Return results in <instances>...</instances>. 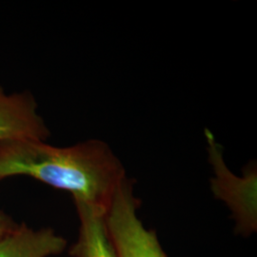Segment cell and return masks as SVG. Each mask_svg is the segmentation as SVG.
<instances>
[{
	"mask_svg": "<svg viewBox=\"0 0 257 257\" xmlns=\"http://www.w3.org/2000/svg\"><path fill=\"white\" fill-rule=\"evenodd\" d=\"M18 175L67 191L74 202L88 203L105 211L127 177L110 146L97 139L70 147H55L37 139L2 141L0 180Z\"/></svg>",
	"mask_w": 257,
	"mask_h": 257,
	"instance_id": "cell-1",
	"label": "cell"
},
{
	"mask_svg": "<svg viewBox=\"0 0 257 257\" xmlns=\"http://www.w3.org/2000/svg\"><path fill=\"white\" fill-rule=\"evenodd\" d=\"M209 162L212 167L211 180L213 195L225 203L235 221V232L248 236L257 230V169L255 163L245 167L237 176L226 165L223 148L213 135L206 130Z\"/></svg>",
	"mask_w": 257,
	"mask_h": 257,
	"instance_id": "cell-2",
	"label": "cell"
},
{
	"mask_svg": "<svg viewBox=\"0 0 257 257\" xmlns=\"http://www.w3.org/2000/svg\"><path fill=\"white\" fill-rule=\"evenodd\" d=\"M140 201L135 195L134 181L126 177L106 211L105 221L118 257H168L154 230L138 216Z\"/></svg>",
	"mask_w": 257,
	"mask_h": 257,
	"instance_id": "cell-3",
	"label": "cell"
},
{
	"mask_svg": "<svg viewBox=\"0 0 257 257\" xmlns=\"http://www.w3.org/2000/svg\"><path fill=\"white\" fill-rule=\"evenodd\" d=\"M30 92L6 93L0 86V142L12 139L46 141L50 131Z\"/></svg>",
	"mask_w": 257,
	"mask_h": 257,
	"instance_id": "cell-4",
	"label": "cell"
},
{
	"mask_svg": "<svg viewBox=\"0 0 257 257\" xmlns=\"http://www.w3.org/2000/svg\"><path fill=\"white\" fill-rule=\"evenodd\" d=\"M74 203L80 220V230L70 254L73 257H118L107 230V211L88 203Z\"/></svg>",
	"mask_w": 257,
	"mask_h": 257,
	"instance_id": "cell-5",
	"label": "cell"
},
{
	"mask_svg": "<svg viewBox=\"0 0 257 257\" xmlns=\"http://www.w3.org/2000/svg\"><path fill=\"white\" fill-rule=\"evenodd\" d=\"M67 242L51 229L16 226L0 239V257H49L61 253Z\"/></svg>",
	"mask_w": 257,
	"mask_h": 257,
	"instance_id": "cell-6",
	"label": "cell"
},
{
	"mask_svg": "<svg viewBox=\"0 0 257 257\" xmlns=\"http://www.w3.org/2000/svg\"><path fill=\"white\" fill-rule=\"evenodd\" d=\"M16 226L17 225H15L4 212L0 211V239L5 236Z\"/></svg>",
	"mask_w": 257,
	"mask_h": 257,
	"instance_id": "cell-7",
	"label": "cell"
}]
</instances>
